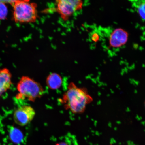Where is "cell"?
I'll return each mask as SVG.
<instances>
[{
	"label": "cell",
	"instance_id": "7",
	"mask_svg": "<svg viewBox=\"0 0 145 145\" xmlns=\"http://www.w3.org/2000/svg\"><path fill=\"white\" fill-rule=\"evenodd\" d=\"M12 75L8 69H0V97L10 88Z\"/></svg>",
	"mask_w": 145,
	"mask_h": 145
},
{
	"label": "cell",
	"instance_id": "8",
	"mask_svg": "<svg viewBox=\"0 0 145 145\" xmlns=\"http://www.w3.org/2000/svg\"><path fill=\"white\" fill-rule=\"evenodd\" d=\"M63 82L62 78L60 75L56 72H52L47 77L46 83L47 86L50 89L55 90L60 88Z\"/></svg>",
	"mask_w": 145,
	"mask_h": 145
},
{
	"label": "cell",
	"instance_id": "10",
	"mask_svg": "<svg viewBox=\"0 0 145 145\" xmlns=\"http://www.w3.org/2000/svg\"><path fill=\"white\" fill-rule=\"evenodd\" d=\"M8 10L6 3L0 1V19L4 20L8 15Z\"/></svg>",
	"mask_w": 145,
	"mask_h": 145
},
{
	"label": "cell",
	"instance_id": "11",
	"mask_svg": "<svg viewBox=\"0 0 145 145\" xmlns=\"http://www.w3.org/2000/svg\"><path fill=\"white\" fill-rule=\"evenodd\" d=\"M92 40L95 42H97L99 39V36L98 34L97 33H94L91 36Z\"/></svg>",
	"mask_w": 145,
	"mask_h": 145
},
{
	"label": "cell",
	"instance_id": "12",
	"mask_svg": "<svg viewBox=\"0 0 145 145\" xmlns=\"http://www.w3.org/2000/svg\"><path fill=\"white\" fill-rule=\"evenodd\" d=\"M56 145H69L67 143L65 142H60L56 144Z\"/></svg>",
	"mask_w": 145,
	"mask_h": 145
},
{
	"label": "cell",
	"instance_id": "1",
	"mask_svg": "<svg viewBox=\"0 0 145 145\" xmlns=\"http://www.w3.org/2000/svg\"><path fill=\"white\" fill-rule=\"evenodd\" d=\"M93 101L86 89L79 88L72 82L69 85L62 99L65 108L76 114L84 113L87 105Z\"/></svg>",
	"mask_w": 145,
	"mask_h": 145
},
{
	"label": "cell",
	"instance_id": "2",
	"mask_svg": "<svg viewBox=\"0 0 145 145\" xmlns=\"http://www.w3.org/2000/svg\"><path fill=\"white\" fill-rule=\"evenodd\" d=\"M18 100L27 99L34 102L36 99L42 97L44 89L40 83L27 76H23L17 85Z\"/></svg>",
	"mask_w": 145,
	"mask_h": 145
},
{
	"label": "cell",
	"instance_id": "3",
	"mask_svg": "<svg viewBox=\"0 0 145 145\" xmlns=\"http://www.w3.org/2000/svg\"><path fill=\"white\" fill-rule=\"evenodd\" d=\"M13 17L14 21L20 23H34L38 18L37 5L29 1H14Z\"/></svg>",
	"mask_w": 145,
	"mask_h": 145
},
{
	"label": "cell",
	"instance_id": "5",
	"mask_svg": "<svg viewBox=\"0 0 145 145\" xmlns=\"http://www.w3.org/2000/svg\"><path fill=\"white\" fill-rule=\"evenodd\" d=\"M36 112L31 106L23 105L19 107L14 111V122L18 125L24 126L29 124L34 118Z\"/></svg>",
	"mask_w": 145,
	"mask_h": 145
},
{
	"label": "cell",
	"instance_id": "4",
	"mask_svg": "<svg viewBox=\"0 0 145 145\" xmlns=\"http://www.w3.org/2000/svg\"><path fill=\"white\" fill-rule=\"evenodd\" d=\"M56 10L63 21L68 20L75 12L83 8L81 0H58L56 1Z\"/></svg>",
	"mask_w": 145,
	"mask_h": 145
},
{
	"label": "cell",
	"instance_id": "9",
	"mask_svg": "<svg viewBox=\"0 0 145 145\" xmlns=\"http://www.w3.org/2000/svg\"><path fill=\"white\" fill-rule=\"evenodd\" d=\"M131 2L132 6L141 19L145 21V1H131Z\"/></svg>",
	"mask_w": 145,
	"mask_h": 145
},
{
	"label": "cell",
	"instance_id": "13",
	"mask_svg": "<svg viewBox=\"0 0 145 145\" xmlns=\"http://www.w3.org/2000/svg\"><path fill=\"white\" fill-rule=\"evenodd\" d=\"M144 106H145V102H144Z\"/></svg>",
	"mask_w": 145,
	"mask_h": 145
},
{
	"label": "cell",
	"instance_id": "6",
	"mask_svg": "<svg viewBox=\"0 0 145 145\" xmlns=\"http://www.w3.org/2000/svg\"><path fill=\"white\" fill-rule=\"evenodd\" d=\"M129 34L125 30L121 28L114 29L109 39L110 46L114 48H120L125 44L128 40Z\"/></svg>",
	"mask_w": 145,
	"mask_h": 145
}]
</instances>
